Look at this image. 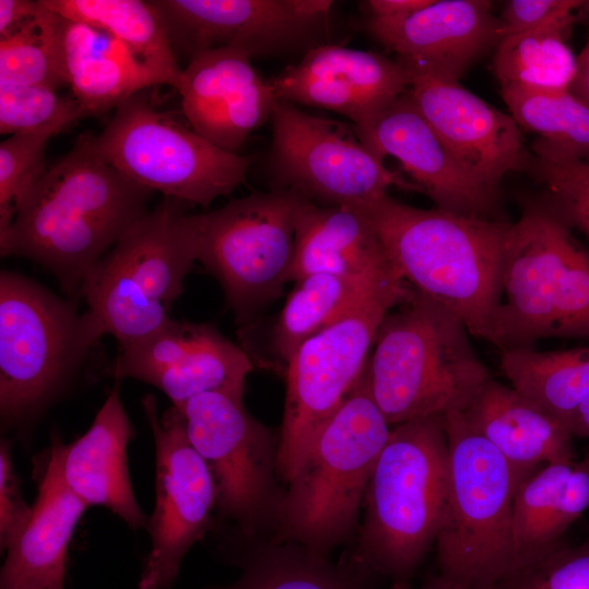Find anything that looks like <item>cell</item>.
Returning <instances> with one entry per match:
<instances>
[{"instance_id":"36","label":"cell","mask_w":589,"mask_h":589,"mask_svg":"<svg viewBox=\"0 0 589 589\" xmlns=\"http://www.w3.org/2000/svg\"><path fill=\"white\" fill-rule=\"evenodd\" d=\"M532 151L527 170L543 185L541 202L589 238V164L539 139Z\"/></svg>"},{"instance_id":"30","label":"cell","mask_w":589,"mask_h":589,"mask_svg":"<svg viewBox=\"0 0 589 589\" xmlns=\"http://www.w3.org/2000/svg\"><path fill=\"white\" fill-rule=\"evenodd\" d=\"M396 272L393 266L370 277L313 274L296 281L272 330L271 349L277 362L286 369L305 340L349 313Z\"/></svg>"},{"instance_id":"45","label":"cell","mask_w":589,"mask_h":589,"mask_svg":"<svg viewBox=\"0 0 589 589\" xmlns=\"http://www.w3.org/2000/svg\"><path fill=\"white\" fill-rule=\"evenodd\" d=\"M569 430L573 437L589 438V399L573 416Z\"/></svg>"},{"instance_id":"42","label":"cell","mask_w":589,"mask_h":589,"mask_svg":"<svg viewBox=\"0 0 589 589\" xmlns=\"http://www.w3.org/2000/svg\"><path fill=\"white\" fill-rule=\"evenodd\" d=\"M40 8V0H0V39L17 32Z\"/></svg>"},{"instance_id":"16","label":"cell","mask_w":589,"mask_h":589,"mask_svg":"<svg viewBox=\"0 0 589 589\" xmlns=\"http://www.w3.org/2000/svg\"><path fill=\"white\" fill-rule=\"evenodd\" d=\"M171 46L190 59L231 47L251 58L294 49L318 34L328 0H154Z\"/></svg>"},{"instance_id":"23","label":"cell","mask_w":589,"mask_h":589,"mask_svg":"<svg viewBox=\"0 0 589 589\" xmlns=\"http://www.w3.org/2000/svg\"><path fill=\"white\" fill-rule=\"evenodd\" d=\"M132 425L116 384L88 430L75 441L50 447L67 486L87 506H103L131 529H146L149 517L132 489L128 446Z\"/></svg>"},{"instance_id":"17","label":"cell","mask_w":589,"mask_h":589,"mask_svg":"<svg viewBox=\"0 0 589 589\" xmlns=\"http://www.w3.org/2000/svg\"><path fill=\"white\" fill-rule=\"evenodd\" d=\"M252 369L247 351L214 325L172 318L145 339L119 346L106 374L147 383L179 408L208 392L243 396Z\"/></svg>"},{"instance_id":"3","label":"cell","mask_w":589,"mask_h":589,"mask_svg":"<svg viewBox=\"0 0 589 589\" xmlns=\"http://www.w3.org/2000/svg\"><path fill=\"white\" fill-rule=\"evenodd\" d=\"M448 444L444 416L392 426L366 486L352 558L388 580L411 581L435 545L447 490Z\"/></svg>"},{"instance_id":"10","label":"cell","mask_w":589,"mask_h":589,"mask_svg":"<svg viewBox=\"0 0 589 589\" xmlns=\"http://www.w3.org/2000/svg\"><path fill=\"white\" fill-rule=\"evenodd\" d=\"M411 287L396 272L336 323L305 340L286 369L279 432V478L297 473L323 425L363 376L369 352L386 314Z\"/></svg>"},{"instance_id":"12","label":"cell","mask_w":589,"mask_h":589,"mask_svg":"<svg viewBox=\"0 0 589 589\" xmlns=\"http://www.w3.org/2000/svg\"><path fill=\"white\" fill-rule=\"evenodd\" d=\"M309 201L278 188L199 214V257L247 325L290 281L300 212Z\"/></svg>"},{"instance_id":"21","label":"cell","mask_w":589,"mask_h":589,"mask_svg":"<svg viewBox=\"0 0 589 589\" xmlns=\"http://www.w3.org/2000/svg\"><path fill=\"white\" fill-rule=\"evenodd\" d=\"M176 89L191 129L235 154L253 131L272 120L279 101L269 81L252 67L251 57L231 47L191 58Z\"/></svg>"},{"instance_id":"46","label":"cell","mask_w":589,"mask_h":589,"mask_svg":"<svg viewBox=\"0 0 589 589\" xmlns=\"http://www.w3.org/2000/svg\"><path fill=\"white\" fill-rule=\"evenodd\" d=\"M420 589H491L481 588L472 585H468L456 579L449 578L442 574H437L429 577L420 587Z\"/></svg>"},{"instance_id":"19","label":"cell","mask_w":589,"mask_h":589,"mask_svg":"<svg viewBox=\"0 0 589 589\" xmlns=\"http://www.w3.org/2000/svg\"><path fill=\"white\" fill-rule=\"evenodd\" d=\"M409 74V92L420 112L453 155L488 190L498 195L505 175L528 169L531 155L510 115L489 105L459 81L410 71Z\"/></svg>"},{"instance_id":"4","label":"cell","mask_w":589,"mask_h":589,"mask_svg":"<svg viewBox=\"0 0 589 589\" xmlns=\"http://www.w3.org/2000/svg\"><path fill=\"white\" fill-rule=\"evenodd\" d=\"M465 324L411 288L384 317L363 380L390 426L462 411L491 377Z\"/></svg>"},{"instance_id":"13","label":"cell","mask_w":589,"mask_h":589,"mask_svg":"<svg viewBox=\"0 0 589 589\" xmlns=\"http://www.w3.org/2000/svg\"><path fill=\"white\" fill-rule=\"evenodd\" d=\"M178 409L213 477L218 516L239 536H272L285 488L279 434L247 410L243 396L208 392Z\"/></svg>"},{"instance_id":"14","label":"cell","mask_w":589,"mask_h":589,"mask_svg":"<svg viewBox=\"0 0 589 589\" xmlns=\"http://www.w3.org/2000/svg\"><path fill=\"white\" fill-rule=\"evenodd\" d=\"M272 163L284 185L322 205L361 207L389 188L421 193L344 124L278 101L272 117Z\"/></svg>"},{"instance_id":"35","label":"cell","mask_w":589,"mask_h":589,"mask_svg":"<svg viewBox=\"0 0 589 589\" xmlns=\"http://www.w3.org/2000/svg\"><path fill=\"white\" fill-rule=\"evenodd\" d=\"M519 128L589 164V105L567 92L501 88Z\"/></svg>"},{"instance_id":"5","label":"cell","mask_w":589,"mask_h":589,"mask_svg":"<svg viewBox=\"0 0 589 589\" xmlns=\"http://www.w3.org/2000/svg\"><path fill=\"white\" fill-rule=\"evenodd\" d=\"M390 430L362 376L285 484L269 537L324 554L353 542L370 476Z\"/></svg>"},{"instance_id":"22","label":"cell","mask_w":589,"mask_h":589,"mask_svg":"<svg viewBox=\"0 0 589 589\" xmlns=\"http://www.w3.org/2000/svg\"><path fill=\"white\" fill-rule=\"evenodd\" d=\"M366 29L410 72L450 81L503 38L486 0H433L405 16L369 19Z\"/></svg>"},{"instance_id":"2","label":"cell","mask_w":589,"mask_h":589,"mask_svg":"<svg viewBox=\"0 0 589 589\" xmlns=\"http://www.w3.org/2000/svg\"><path fill=\"white\" fill-rule=\"evenodd\" d=\"M359 208L400 277L452 311L472 337L492 344L510 223L422 209L388 195Z\"/></svg>"},{"instance_id":"31","label":"cell","mask_w":589,"mask_h":589,"mask_svg":"<svg viewBox=\"0 0 589 589\" xmlns=\"http://www.w3.org/2000/svg\"><path fill=\"white\" fill-rule=\"evenodd\" d=\"M62 17L103 31L124 44L164 84L177 87L182 69L166 23L152 1L41 0Z\"/></svg>"},{"instance_id":"37","label":"cell","mask_w":589,"mask_h":589,"mask_svg":"<svg viewBox=\"0 0 589 589\" xmlns=\"http://www.w3.org/2000/svg\"><path fill=\"white\" fill-rule=\"evenodd\" d=\"M51 125L8 136L0 144V232L12 224L21 204L45 172L49 140L65 130Z\"/></svg>"},{"instance_id":"38","label":"cell","mask_w":589,"mask_h":589,"mask_svg":"<svg viewBox=\"0 0 589 589\" xmlns=\"http://www.w3.org/2000/svg\"><path fill=\"white\" fill-rule=\"evenodd\" d=\"M77 100L46 86H0V133L13 135L86 118Z\"/></svg>"},{"instance_id":"28","label":"cell","mask_w":589,"mask_h":589,"mask_svg":"<svg viewBox=\"0 0 589 589\" xmlns=\"http://www.w3.org/2000/svg\"><path fill=\"white\" fill-rule=\"evenodd\" d=\"M392 267L359 207L305 202L297 224L290 281L313 274L370 277Z\"/></svg>"},{"instance_id":"15","label":"cell","mask_w":589,"mask_h":589,"mask_svg":"<svg viewBox=\"0 0 589 589\" xmlns=\"http://www.w3.org/2000/svg\"><path fill=\"white\" fill-rule=\"evenodd\" d=\"M142 407L155 446V506L146 530L151 549L139 589H172L191 548L213 527L216 490L211 471L190 442L181 411L171 406L159 416L156 397Z\"/></svg>"},{"instance_id":"44","label":"cell","mask_w":589,"mask_h":589,"mask_svg":"<svg viewBox=\"0 0 589 589\" xmlns=\"http://www.w3.org/2000/svg\"><path fill=\"white\" fill-rule=\"evenodd\" d=\"M570 92L589 105V34L584 48L577 56V73Z\"/></svg>"},{"instance_id":"11","label":"cell","mask_w":589,"mask_h":589,"mask_svg":"<svg viewBox=\"0 0 589 589\" xmlns=\"http://www.w3.org/2000/svg\"><path fill=\"white\" fill-rule=\"evenodd\" d=\"M145 91L119 105L104 131L92 136L104 160L153 192L202 207L244 181L253 156L216 147L158 110Z\"/></svg>"},{"instance_id":"24","label":"cell","mask_w":589,"mask_h":589,"mask_svg":"<svg viewBox=\"0 0 589 589\" xmlns=\"http://www.w3.org/2000/svg\"><path fill=\"white\" fill-rule=\"evenodd\" d=\"M87 508L64 483L50 448L31 516L5 551L0 589H64L69 545Z\"/></svg>"},{"instance_id":"43","label":"cell","mask_w":589,"mask_h":589,"mask_svg":"<svg viewBox=\"0 0 589 589\" xmlns=\"http://www.w3.org/2000/svg\"><path fill=\"white\" fill-rule=\"evenodd\" d=\"M433 0H369L362 2V7L369 14V19H396L413 13Z\"/></svg>"},{"instance_id":"41","label":"cell","mask_w":589,"mask_h":589,"mask_svg":"<svg viewBox=\"0 0 589 589\" xmlns=\"http://www.w3.org/2000/svg\"><path fill=\"white\" fill-rule=\"evenodd\" d=\"M11 442L0 443V548L7 551L32 513L22 494L21 480L11 456Z\"/></svg>"},{"instance_id":"20","label":"cell","mask_w":589,"mask_h":589,"mask_svg":"<svg viewBox=\"0 0 589 589\" xmlns=\"http://www.w3.org/2000/svg\"><path fill=\"white\" fill-rule=\"evenodd\" d=\"M269 83L279 101L329 110L358 125L409 89L410 74L397 59L327 44L310 48Z\"/></svg>"},{"instance_id":"32","label":"cell","mask_w":589,"mask_h":589,"mask_svg":"<svg viewBox=\"0 0 589 589\" xmlns=\"http://www.w3.org/2000/svg\"><path fill=\"white\" fill-rule=\"evenodd\" d=\"M500 368L510 386L569 428L589 399V347L561 351H501Z\"/></svg>"},{"instance_id":"6","label":"cell","mask_w":589,"mask_h":589,"mask_svg":"<svg viewBox=\"0 0 589 589\" xmlns=\"http://www.w3.org/2000/svg\"><path fill=\"white\" fill-rule=\"evenodd\" d=\"M165 197L100 260L80 296L119 346L145 339L172 318L171 306L199 257V214Z\"/></svg>"},{"instance_id":"29","label":"cell","mask_w":589,"mask_h":589,"mask_svg":"<svg viewBox=\"0 0 589 589\" xmlns=\"http://www.w3.org/2000/svg\"><path fill=\"white\" fill-rule=\"evenodd\" d=\"M68 83L86 116H96L164 81L106 32L65 19Z\"/></svg>"},{"instance_id":"18","label":"cell","mask_w":589,"mask_h":589,"mask_svg":"<svg viewBox=\"0 0 589 589\" xmlns=\"http://www.w3.org/2000/svg\"><path fill=\"white\" fill-rule=\"evenodd\" d=\"M352 127L360 142L376 156L396 158L436 208L498 218L500 195L488 190L446 147L409 89L370 120Z\"/></svg>"},{"instance_id":"40","label":"cell","mask_w":589,"mask_h":589,"mask_svg":"<svg viewBox=\"0 0 589 589\" xmlns=\"http://www.w3.org/2000/svg\"><path fill=\"white\" fill-rule=\"evenodd\" d=\"M589 15L584 0H510L498 16L502 36L548 26H570Z\"/></svg>"},{"instance_id":"27","label":"cell","mask_w":589,"mask_h":589,"mask_svg":"<svg viewBox=\"0 0 589 589\" xmlns=\"http://www.w3.org/2000/svg\"><path fill=\"white\" fill-rule=\"evenodd\" d=\"M227 557L241 569L231 584L208 589H377L381 580L345 552L338 561L290 541L235 533Z\"/></svg>"},{"instance_id":"7","label":"cell","mask_w":589,"mask_h":589,"mask_svg":"<svg viewBox=\"0 0 589 589\" xmlns=\"http://www.w3.org/2000/svg\"><path fill=\"white\" fill-rule=\"evenodd\" d=\"M502 289L492 342L501 351L589 338V252L541 201L508 227Z\"/></svg>"},{"instance_id":"26","label":"cell","mask_w":589,"mask_h":589,"mask_svg":"<svg viewBox=\"0 0 589 589\" xmlns=\"http://www.w3.org/2000/svg\"><path fill=\"white\" fill-rule=\"evenodd\" d=\"M588 507L589 454L541 466L521 481L513 503L512 574L561 546L563 534Z\"/></svg>"},{"instance_id":"1","label":"cell","mask_w":589,"mask_h":589,"mask_svg":"<svg viewBox=\"0 0 589 589\" xmlns=\"http://www.w3.org/2000/svg\"><path fill=\"white\" fill-rule=\"evenodd\" d=\"M83 133L25 196L0 232L2 256L43 266L69 294H79L95 266L147 212L153 191L104 160Z\"/></svg>"},{"instance_id":"33","label":"cell","mask_w":589,"mask_h":589,"mask_svg":"<svg viewBox=\"0 0 589 589\" xmlns=\"http://www.w3.org/2000/svg\"><path fill=\"white\" fill-rule=\"evenodd\" d=\"M570 31L555 25L504 36L492 61L501 88L570 91L577 73V56L566 43Z\"/></svg>"},{"instance_id":"39","label":"cell","mask_w":589,"mask_h":589,"mask_svg":"<svg viewBox=\"0 0 589 589\" xmlns=\"http://www.w3.org/2000/svg\"><path fill=\"white\" fill-rule=\"evenodd\" d=\"M491 589H589V536L580 544H562Z\"/></svg>"},{"instance_id":"34","label":"cell","mask_w":589,"mask_h":589,"mask_svg":"<svg viewBox=\"0 0 589 589\" xmlns=\"http://www.w3.org/2000/svg\"><path fill=\"white\" fill-rule=\"evenodd\" d=\"M23 27L0 39V86L69 85L64 58L65 19L43 1Z\"/></svg>"},{"instance_id":"8","label":"cell","mask_w":589,"mask_h":589,"mask_svg":"<svg viewBox=\"0 0 589 589\" xmlns=\"http://www.w3.org/2000/svg\"><path fill=\"white\" fill-rule=\"evenodd\" d=\"M105 335L96 318L36 281L0 273V417L32 423L67 390Z\"/></svg>"},{"instance_id":"25","label":"cell","mask_w":589,"mask_h":589,"mask_svg":"<svg viewBox=\"0 0 589 589\" xmlns=\"http://www.w3.org/2000/svg\"><path fill=\"white\" fill-rule=\"evenodd\" d=\"M461 412L525 477L546 464L576 460L573 435L565 423L492 377Z\"/></svg>"},{"instance_id":"9","label":"cell","mask_w":589,"mask_h":589,"mask_svg":"<svg viewBox=\"0 0 589 589\" xmlns=\"http://www.w3.org/2000/svg\"><path fill=\"white\" fill-rule=\"evenodd\" d=\"M448 444L445 507L436 538L438 573L492 588L514 572L512 514L527 477L461 411L444 416Z\"/></svg>"}]
</instances>
